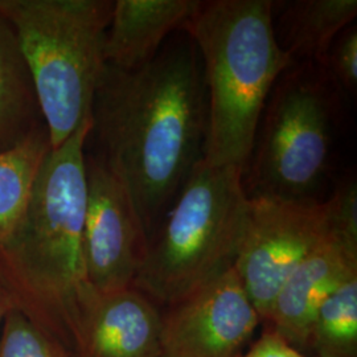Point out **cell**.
<instances>
[{
  "label": "cell",
  "mask_w": 357,
  "mask_h": 357,
  "mask_svg": "<svg viewBox=\"0 0 357 357\" xmlns=\"http://www.w3.org/2000/svg\"><path fill=\"white\" fill-rule=\"evenodd\" d=\"M90 119L93 156L122 183L150 241L203 160L208 97L192 38L168 43L137 69L106 64Z\"/></svg>",
  "instance_id": "obj_1"
},
{
  "label": "cell",
  "mask_w": 357,
  "mask_h": 357,
  "mask_svg": "<svg viewBox=\"0 0 357 357\" xmlns=\"http://www.w3.org/2000/svg\"><path fill=\"white\" fill-rule=\"evenodd\" d=\"M90 128L89 118L61 146L50 150L23 216L0 243V274L15 306L73 355L82 310L94 290L84 258Z\"/></svg>",
  "instance_id": "obj_2"
},
{
  "label": "cell",
  "mask_w": 357,
  "mask_h": 357,
  "mask_svg": "<svg viewBox=\"0 0 357 357\" xmlns=\"http://www.w3.org/2000/svg\"><path fill=\"white\" fill-rule=\"evenodd\" d=\"M274 8L270 0H197L183 26L203 68L208 166L245 169L268 96L294 64L275 38Z\"/></svg>",
  "instance_id": "obj_3"
},
{
  "label": "cell",
  "mask_w": 357,
  "mask_h": 357,
  "mask_svg": "<svg viewBox=\"0 0 357 357\" xmlns=\"http://www.w3.org/2000/svg\"><path fill=\"white\" fill-rule=\"evenodd\" d=\"M243 168L202 160L147 245L132 287L172 306L234 268L249 221Z\"/></svg>",
  "instance_id": "obj_4"
},
{
  "label": "cell",
  "mask_w": 357,
  "mask_h": 357,
  "mask_svg": "<svg viewBox=\"0 0 357 357\" xmlns=\"http://www.w3.org/2000/svg\"><path fill=\"white\" fill-rule=\"evenodd\" d=\"M112 0H0L26 59L52 149L88 121L106 66Z\"/></svg>",
  "instance_id": "obj_5"
},
{
  "label": "cell",
  "mask_w": 357,
  "mask_h": 357,
  "mask_svg": "<svg viewBox=\"0 0 357 357\" xmlns=\"http://www.w3.org/2000/svg\"><path fill=\"white\" fill-rule=\"evenodd\" d=\"M335 84L317 64H293L275 82L261 115L243 184L249 199L319 202L333 143Z\"/></svg>",
  "instance_id": "obj_6"
},
{
  "label": "cell",
  "mask_w": 357,
  "mask_h": 357,
  "mask_svg": "<svg viewBox=\"0 0 357 357\" xmlns=\"http://www.w3.org/2000/svg\"><path fill=\"white\" fill-rule=\"evenodd\" d=\"M331 234L326 202L250 199L234 270L262 323L283 283Z\"/></svg>",
  "instance_id": "obj_7"
},
{
  "label": "cell",
  "mask_w": 357,
  "mask_h": 357,
  "mask_svg": "<svg viewBox=\"0 0 357 357\" xmlns=\"http://www.w3.org/2000/svg\"><path fill=\"white\" fill-rule=\"evenodd\" d=\"M84 258L90 286L110 293L132 286L149 238L128 191L100 159L86 153Z\"/></svg>",
  "instance_id": "obj_8"
},
{
  "label": "cell",
  "mask_w": 357,
  "mask_h": 357,
  "mask_svg": "<svg viewBox=\"0 0 357 357\" xmlns=\"http://www.w3.org/2000/svg\"><path fill=\"white\" fill-rule=\"evenodd\" d=\"M262 323L234 268L162 311L159 357H237Z\"/></svg>",
  "instance_id": "obj_9"
},
{
  "label": "cell",
  "mask_w": 357,
  "mask_h": 357,
  "mask_svg": "<svg viewBox=\"0 0 357 357\" xmlns=\"http://www.w3.org/2000/svg\"><path fill=\"white\" fill-rule=\"evenodd\" d=\"M356 275L357 238L331 233L283 283L265 323L289 344L306 351L320 307Z\"/></svg>",
  "instance_id": "obj_10"
},
{
  "label": "cell",
  "mask_w": 357,
  "mask_h": 357,
  "mask_svg": "<svg viewBox=\"0 0 357 357\" xmlns=\"http://www.w3.org/2000/svg\"><path fill=\"white\" fill-rule=\"evenodd\" d=\"M160 332V307L135 287L93 290L82 310L75 356L159 357Z\"/></svg>",
  "instance_id": "obj_11"
},
{
  "label": "cell",
  "mask_w": 357,
  "mask_h": 357,
  "mask_svg": "<svg viewBox=\"0 0 357 357\" xmlns=\"http://www.w3.org/2000/svg\"><path fill=\"white\" fill-rule=\"evenodd\" d=\"M197 0H116L106 33L105 61L131 70L150 63L167 36L183 28Z\"/></svg>",
  "instance_id": "obj_12"
},
{
  "label": "cell",
  "mask_w": 357,
  "mask_h": 357,
  "mask_svg": "<svg viewBox=\"0 0 357 357\" xmlns=\"http://www.w3.org/2000/svg\"><path fill=\"white\" fill-rule=\"evenodd\" d=\"M275 38L294 64L321 65L332 43L357 16L356 0H296L282 3Z\"/></svg>",
  "instance_id": "obj_13"
},
{
  "label": "cell",
  "mask_w": 357,
  "mask_h": 357,
  "mask_svg": "<svg viewBox=\"0 0 357 357\" xmlns=\"http://www.w3.org/2000/svg\"><path fill=\"white\" fill-rule=\"evenodd\" d=\"M43 126L26 59L13 26L0 13V151Z\"/></svg>",
  "instance_id": "obj_14"
},
{
  "label": "cell",
  "mask_w": 357,
  "mask_h": 357,
  "mask_svg": "<svg viewBox=\"0 0 357 357\" xmlns=\"http://www.w3.org/2000/svg\"><path fill=\"white\" fill-rule=\"evenodd\" d=\"M51 149L47 128L43 126L24 141L0 151V243L10 236L23 216Z\"/></svg>",
  "instance_id": "obj_15"
},
{
  "label": "cell",
  "mask_w": 357,
  "mask_h": 357,
  "mask_svg": "<svg viewBox=\"0 0 357 357\" xmlns=\"http://www.w3.org/2000/svg\"><path fill=\"white\" fill-rule=\"evenodd\" d=\"M310 348L318 357H357V275L320 307L310 332Z\"/></svg>",
  "instance_id": "obj_16"
},
{
  "label": "cell",
  "mask_w": 357,
  "mask_h": 357,
  "mask_svg": "<svg viewBox=\"0 0 357 357\" xmlns=\"http://www.w3.org/2000/svg\"><path fill=\"white\" fill-rule=\"evenodd\" d=\"M0 357H75L51 331L17 307L0 328Z\"/></svg>",
  "instance_id": "obj_17"
},
{
  "label": "cell",
  "mask_w": 357,
  "mask_h": 357,
  "mask_svg": "<svg viewBox=\"0 0 357 357\" xmlns=\"http://www.w3.org/2000/svg\"><path fill=\"white\" fill-rule=\"evenodd\" d=\"M336 88L355 91L357 85V28L347 26L335 38L321 65Z\"/></svg>",
  "instance_id": "obj_18"
},
{
  "label": "cell",
  "mask_w": 357,
  "mask_h": 357,
  "mask_svg": "<svg viewBox=\"0 0 357 357\" xmlns=\"http://www.w3.org/2000/svg\"><path fill=\"white\" fill-rule=\"evenodd\" d=\"M237 357H307L295 347L289 344L270 326L246 354Z\"/></svg>",
  "instance_id": "obj_19"
},
{
  "label": "cell",
  "mask_w": 357,
  "mask_h": 357,
  "mask_svg": "<svg viewBox=\"0 0 357 357\" xmlns=\"http://www.w3.org/2000/svg\"><path fill=\"white\" fill-rule=\"evenodd\" d=\"M13 307L16 306H15L13 295L10 293L6 282L0 274V328H1V324L4 321L6 315L13 310Z\"/></svg>",
  "instance_id": "obj_20"
}]
</instances>
